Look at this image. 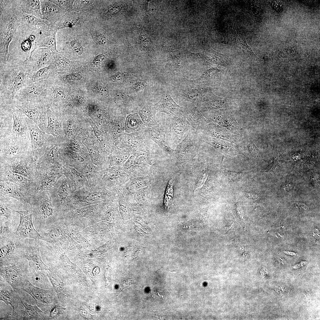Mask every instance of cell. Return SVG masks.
I'll return each instance as SVG.
<instances>
[{
    "instance_id": "cell-42",
    "label": "cell",
    "mask_w": 320,
    "mask_h": 320,
    "mask_svg": "<svg viewBox=\"0 0 320 320\" xmlns=\"http://www.w3.org/2000/svg\"><path fill=\"white\" fill-rule=\"evenodd\" d=\"M224 104L223 100L214 99L205 103H203L202 105L208 109H217L223 107Z\"/></svg>"
},
{
    "instance_id": "cell-6",
    "label": "cell",
    "mask_w": 320,
    "mask_h": 320,
    "mask_svg": "<svg viewBox=\"0 0 320 320\" xmlns=\"http://www.w3.org/2000/svg\"><path fill=\"white\" fill-rule=\"evenodd\" d=\"M15 233L10 237L0 241V267L11 265L24 258L26 241Z\"/></svg>"
},
{
    "instance_id": "cell-36",
    "label": "cell",
    "mask_w": 320,
    "mask_h": 320,
    "mask_svg": "<svg viewBox=\"0 0 320 320\" xmlns=\"http://www.w3.org/2000/svg\"><path fill=\"white\" fill-rule=\"evenodd\" d=\"M55 71V68L53 63L41 68L36 71L31 73L29 76L30 85L43 80L51 79Z\"/></svg>"
},
{
    "instance_id": "cell-9",
    "label": "cell",
    "mask_w": 320,
    "mask_h": 320,
    "mask_svg": "<svg viewBox=\"0 0 320 320\" xmlns=\"http://www.w3.org/2000/svg\"><path fill=\"white\" fill-rule=\"evenodd\" d=\"M13 106L34 122L46 132L47 124V106L44 104L30 102L13 101Z\"/></svg>"
},
{
    "instance_id": "cell-39",
    "label": "cell",
    "mask_w": 320,
    "mask_h": 320,
    "mask_svg": "<svg viewBox=\"0 0 320 320\" xmlns=\"http://www.w3.org/2000/svg\"><path fill=\"white\" fill-rule=\"evenodd\" d=\"M23 19L24 22L26 24L42 31L47 30L51 26V23L47 20L34 15L23 13Z\"/></svg>"
},
{
    "instance_id": "cell-5",
    "label": "cell",
    "mask_w": 320,
    "mask_h": 320,
    "mask_svg": "<svg viewBox=\"0 0 320 320\" xmlns=\"http://www.w3.org/2000/svg\"><path fill=\"white\" fill-rule=\"evenodd\" d=\"M0 163H9L32 153L31 143L20 140L12 133L0 138Z\"/></svg>"
},
{
    "instance_id": "cell-20",
    "label": "cell",
    "mask_w": 320,
    "mask_h": 320,
    "mask_svg": "<svg viewBox=\"0 0 320 320\" xmlns=\"http://www.w3.org/2000/svg\"><path fill=\"white\" fill-rule=\"evenodd\" d=\"M55 144L47 148L36 161L38 169L52 170L61 172L63 165L59 158Z\"/></svg>"
},
{
    "instance_id": "cell-16",
    "label": "cell",
    "mask_w": 320,
    "mask_h": 320,
    "mask_svg": "<svg viewBox=\"0 0 320 320\" xmlns=\"http://www.w3.org/2000/svg\"><path fill=\"white\" fill-rule=\"evenodd\" d=\"M52 52L49 49L46 47L35 50L24 63L27 71L30 74L52 63Z\"/></svg>"
},
{
    "instance_id": "cell-1",
    "label": "cell",
    "mask_w": 320,
    "mask_h": 320,
    "mask_svg": "<svg viewBox=\"0 0 320 320\" xmlns=\"http://www.w3.org/2000/svg\"><path fill=\"white\" fill-rule=\"evenodd\" d=\"M23 13L17 0L0 1V65L9 61V46L22 22Z\"/></svg>"
},
{
    "instance_id": "cell-14",
    "label": "cell",
    "mask_w": 320,
    "mask_h": 320,
    "mask_svg": "<svg viewBox=\"0 0 320 320\" xmlns=\"http://www.w3.org/2000/svg\"><path fill=\"white\" fill-rule=\"evenodd\" d=\"M20 217V222L15 234L19 238L43 240V238L35 229L33 225V213L31 210H15Z\"/></svg>"
},
{
    "instance_id": "cell-33",
    "label": "cell",
    "mask_w": 320,
    "mask_h": 320,
    "mask_svg": "<svg viewBox=\"0 0 320 320\" xmlns=\"http://www.w3.org/2000/svg\"><path fill=\"white\" fill-rule=\"evenodd\" d=\"M17 1L20 9L24 13L43 18L40 0H17Z\"/></svg>"
},
{
    "instance_id": "cell-49",
    "label": "cell",
    "mask_w": 320,
    "mask_h": 320,
    "mask_svg": "<svg viewBox=\"0 0 320 320\" xmlns=\"http://www.w3.org/2000/svg\"><path fill=\"white\" fill-rule=\"evenodd\" d=\"M99 90L100 92L101 93V94L103 96H105L107 95L108 93L106 89H105L104 88L101 87H100L99 88Z\"/></svg>"
},
{
    "instance_id": "cell-10",
    "label": "cell",
    "mask_w": 320,
    "mask_h": 320,
    "mask_svg": "<svg viewBox=\"0 0 320 320\" xmlns=\"http://www.w3.org/2000/svg\"><path fill=\"white\" fill-rule=\"evenodd\" d=\"M48 81H40L21 89L16 94L13 101L40 103L48 107L47 95Z\"/></svg>"
},
{
    "instance_id": "cell-37",
    "label": "cell",
    "mask_w": 320,
    "mask_h": 320,
    "mask_svg": "<svg viewBox=\"0 0 320 320\" xmlns=\"http://www.w3.org/2000/svg\"><path fill=\"white\" fill-rule=\"evenodd\" d=\"M202 95V90L197 86L185 89L182 94L184 100L191 102L197 107L201 105Z\"/></svg>"
},
{
    "instance_id": "cell-29",
    "label": "cell",
    "mask_w": 320,
    "mask_h": 320,
    "mask_svg": "<svg viewBox=\"0 0 320 320\" xmlns=\"http://www.w3.org/2000/svg\"><path fill=\"white\" fill-rule=\"evenodd\" d=\"M47 124L46 133L52 135L56 139L62 138L63 132L61 124L57 116L49 107L47 108Z\"/></svg>"
},
{
    "instance_id": "cell-22",
    "label": "cell",
    "mask_w": 320,
    "mask_h": 320,
    "mask_svg": "<svg viewBox=\"0 0 320 320\" xmlns=\"http://www.w3.org/2000/svg\"><path fill=\"white\" fill-rule=\"evenodd\" d=\"M200 145V140L196 130L191 127L186 135L177 146L176 153L180 155L186 156L197 152Z\"/></svg>"
},
{
    "instance_id": "cell-11",
    "label": "cell",
    "mask_w": 320,
    "mask_h": 320,
    "mask_svg": "<svg viewBox=\"0 0 320 320\" xmlns=\"http://www.w3.org/2000/svg\"><path fill=\"white\" fill-rule=\"evenodd\" d=\"M49 191L56 212L65 210L72 202L73 192L63 175Z\"/></svg>"
},
{
    "instance_id": "cell-35",
    "label": "cell",
    "mask_w": 320,
    "mask_h": 320,
    "mask_svg": "<svg viewBox=\"0 0 320 320\" xmlns=\"http://www.w3.org/2000/svg\"><path fill=\"white\" fill-rule=\"evenodd\" d=\"M21 301L24 307L23 320L48 319L47 313L41 310L37 305L29 304L22 299Z\"/></svg>"
},
{
    "instance_id": "cell-12",
    "label": "cell",
    "mask_w": 320,
    "mask_h": 320,
    "mask_svg": "<svg viewBox=\"0 0 320 320\" xmlns=\"http://www.w3.org/2000/svg\"><path fill=\"white\" fill-rule=\"evenodd\" d=\"M0 166L29 180H36L39 172L32 153L8 163H0Z\"/></svg>"
},
{
    "instance_id": "cell-38",
    "label": "cell",
    "mask_w": 320,
    "mask_h": 320,
    "mask_svg": "<svg viewBox=\"0 0 320 320\" xmlns=\"http://www.w3.org/2000/svg\"><path fill=\"white\" fill-rule=\"evenodd\" d=\"M13 198L0 194V217H5L7 219L11 220L12 213L16 210L14 209Z\"/></svg>"
},
{
    "instance_id": "cell-4",
    "label": "cell",
    "mask_w": 320,
    "mask_h": 320,
    "mask_svg": "<svg viewBox=\"0 0 320 320\" xmlns=\"http://www.w3.org/2000/svg\"><path fill=\"white\" fill-rule=\"evenodd\" d=\"M28 204L36 230L39 233L49 228L57 214L49 191L39 190L30 197Z\"/></svg>"
},
{
    "instance_id": "cell-41",
    "label": "cell",
    "mask_w": 320,
    "mask_h": 320,
    "mask_svg": "<svg viewBox=\"0 0 320 320\" xmlns=\"http://www.w3.org/2000/svg\"><path fill=\"white\" fill-rule=\"evenodd\" d=\"M85 145L88 149L92 162L97 167L99 163V156L97 148L92 143H87Z\"/></svg>"
},
{
    "instance_id": "cell-44",
    "label": "cell",
    "mask_w": 320,
    "mask_h": 320,
    "mask_svg": "<svg viewBox=\"0 0 320 320\" xmlns=\"http://www.w3.org/2000/svg\"><path fill=\"white\" fill-rule=\"evenodd\" d=\"M72 47L76 52L79 55H81L83 52L82 47L80 43L76 41H73L71 42Z\"/></svg>"
},
{
    "instance_id": "cell-45",
    "label": "cell",
    "mask_w": 320,
    "mask_h": 320,
    "mask_svg": "<svg viewBox=\"0 0 320 320\" xmlns=\"http://www.w3.org/2000/svg\"><path fill=\"white\" fill-rule=\"evenodd\" d=\"M68 147L66 148L70 150L77 153H80L82 152V150L78 145L74 142H69L67 144Z\"/></svg>"
},
{
    "instance_id": "cell-34",
    "label": "cell",
    "mask_w": 320,
    "mask_h": 320,
    "mask_svg": "<svg viewBox=\"0 0 320 320\" xmlns=\"http://www.w3.org/2000/svg\"><path fill=\"white\" fill-rule=\"evenodd\" d=\"M41 7V12L43 18L51 24L58 17L60 13L59 7L50 0H40Z\"/></svg>"
},
{
    "instance_id": "cell-28",
    "label": "cell",
    "mask_w": 320,
    "mask_h": 320,
    "mask_svg": "<svg viewBox=\"0 0 320 320\" xmlns=\"http://www.w3.org/2000/svg\"><path fill=\"white\" fill-rule=\"evenodd\" d=\"M12 106H0V138L12 133L13 125Z\"/></svg>"
},
{
    "instance_id": "cell-43",
    "label": "cell",
    "mask_w": 320,
    "mask_h": 320,
    "mask_svg": "<svg viewBox=\"0 0 320 320\" xmlns=\"http://www.w3.org/2000/svg\"><path fill=\"white\" fill-rule=\"evenodd\" d=\"M63 308L58 305H56L51 309L48 316L49 319L56 318L61 314Z\"/></svg>"
},
{
    "instance_id": "cell-31",
    "label": "cell",
    "mask_w": 320,
    "mask_h": 320,
    "mask_svg": "<svg viewBox=\"0 0 320 320\" xmlns=\"http://www.w3.org/2000/svg\"><path fill=\"white\" fill-rule=\"evenodd\" d=\"M57 30L51 27L49 30L43 31L37 42L35 50L41 47H46L52 52H57L56 47V34Z\"/></svg>"
},
{
    "instance_id": "cell-50",
    "label": "cell",
    "mask_w": 320,
    "mask_h": 320,
    "mask_svg": "<svg viewBox=\"0 0 320 320\" xmlns=\"http://www.w3.org/2000/svg\"><path fill=\"white\" fill-rule=\"evenodd\" d=\"M96 41L99 43H102L103 42V41H104L105 39L102 37L100 36H96Z\"/></svg>"
},
{
    "instance_id": "cell-40",
    "label": "cell",
    "mask_w": 320,
    "mask_h": 320,
    "mask_svg": "<svg viewBox=\"0 0 320 320\" xmlns=\"http://www.w3.org/2000/svg\"><path fill=\"white\" fill-rule=\"evenodd\" d=\"M10 221L7 219L4 221L0 219V241L7 239L14 233L15 232H12L11 228Z\"/></svg>"
},
{
    "instance_id": "cell-26",
    "label": "cell",
    "mask_w": 320,
    "mask_h": 320,
    "mask_svg": "<svg viewBox=\"0 0 320 320\" xmlns=\"http://www.w3.org/2000/svg\"><path fill=\"white\" fill-rule=\"evenodd\" d=\"M183 114L191 126L196 130L204 129L207 121L203 116L198 107L192 104L182 108Z\"/></svg>"
},
{
    "instance_id": "cell-7",
    "label": "cell",
    "mask_w": 320,
    "mask_h": 320,
    "mask_svg": "<svg viewBox=\"0 0 320 320\" xmlns=\"http://www.w3.org/2000/svg\"><path fill=\"white\" fill-rule=\"evenodd\" d=\"M23 259L13 265L0 267L1 276L14 290L18 292L23 290L24 286L28 280V265Z\"/></svg>"
},
{
    "instance_id": "cell-17",
    "label": "cell",
    "mask_w": 320,
    "mask_h": 320,
    "mask_svg": "<svg viewBox=\"0 0 320 320\" xmlns=\"http://www.w3.org/2000/svg\"><path fill=\"white\" fill-rule=\"evenodd\" d=\"M0 300L7 305H10L12 309V312L10 314L1 319H23L24 307L18 292L14 290L1 289Z\"/></svg>"
},
{
    "instance_id": "cell-8",
    "label": "cell",
    "mask_w": 320,
    "mask_h": 320,
    "mask_svg": "<svg viewBox=\"0 0 320 320\" xmlns=\"http://www.w3.org/2000/svg\"><path fill=\"white\" fill-rule=\"evenodd\" d=\"M25 119L31 140L33 159L36 161L43 154L46 149L55 143V139L40 129L38 126L26 116Z\"/></svg>"
},
{
    "instance_id": "cell-32",
    "label": "cell",
    "mask_w": 320,
    "mask_h": 320,
    "mask_svg": "<svg viewBox=\"0 0 320 320\" xmlns=\"http://www.w3.org/2000/svg\"><path fill=\"white\" fill-rule=\"evenodd\" d=\"M158 109L171 115L180 116L183 114L182 106L177 105L168 93L157 104Z\"/></svg>"
},
{
    "instance_id": "cell-18",
    "label": "cell",
    "mask_w": 320,
    "mask_h": 320,
    "mask_svg": "<svg viewBox=\"0 0 320 320\" xmlns=\"http://www.w3.org/2000/svg\"><path fill=\"white\" fill-rule=\"evenodd\" d=\"M0 180L9 181L20 186L30 196L39 191V184L36 180H29L0 166Z\"/></svg>"
},
{
    "instance_id": "cell-15",
    "label": "cell",
    "mask_w": 320,
    "mask_h": 320,
    "mask_svg": "<svg viewBox=\"0 0 320 320\" xmlns=\"http://www.w3.org/2000/svg\"><path fill=\"white\" fill-rule=\"evenodd\" d=\"M192 127L182 114L172 115L168 122V132L173 144L177 145L186 135Z\"/></svg>"
},
{
    "instance_id": "cell-46",
    "label": "cell",
    "mask_w": 320,
    "mask_h": 320,
    "mask_svg": "<svg viewBox=\"0 0 320 320\" xmlns=\"http://www.w3.org/2000/svg\"><path fill=\"white\" fill-rule=\"evenodd\" d=\"M82 78L79 73H71L65 76L63 78L67 80H79Z\"/></svg>"
},
{
    "instance_id": "cell-24",
    "label": "cell",
    "mask_w": 320,
    "mask_h": 320,
    "mask_svg": "<svg viewBox=\"0 0 320 320\" xmlns=\"http://www.w3.org/2000/svg\"><path fill=\"white\" fill-rule=\"evenodd\" d=\"M106 195L102 186H87L73 192L72 198L73 201L75 202H93L100 200Z\"/></svg>"
},
{
    "instance_id": "cell-23",
    "label": "cell",
    "mask_w": 320,
    "mask_h": 320,
    "mask_svg": "<svg viewBox=\"0 0 320 320\" xmlns=\"http://www.w3.org/2000/svg\"><path fill=\"white\" fill-rule=\"evenodd\" d=\"M0 194L16 199L26 207H30L28 201L30 196L20 186L12 182L0 180Z\"/></svg>"
},
{
    "instance_id": "cell-25",
    "label": "cell",
    "mask_w": 320,
    "mask_h": 320,
    "mask_svg": "<svg viewBox=\"0 0 320 320\" xmlns=\"http://www.w3.org/2000/svg\"><path fill=\"white\" fill-rule=\"evenodd\" d=\"M61 173L65 177L73 193L82 188L89 186L86 177L72 167L63 165Z\"/></svg>"
},
{
    "instance_id": "cell-19",
    "label": "cell",
    "mask_w": 320,
    "mask_h": 320,
    "mask_svg": "<svg viewBox=\"0 0 320 320\" xmlns=\"http://www.w3.org/2000/svg\"><path fill=\"white\" fill-rule=\"evenodd\" d=\"M23 290L34 299L37 306L47 313L53 301L51 291L38 288L32 284L28 280L24 284Z\"/></svg>"
},
{
    "instance_id": "cell-27",
    "label": "cell",
    "mask_w": 320,
    "mask_h": 320,
    "mask_svg": "<svg viewBox=\"0 0 320 320\" xmlns=\"http://www.w3.org/2000/svg\"><path fill=\"white\" fill-rule=\"evenodd\" d=\"M38 169L39 174L36 180L39 184V191H49L63 175L61 172L56 170Z\"/></svg>"
},
{
    "instance_id": "cell-48",
    "label": "cell",
    "mask_w": 320,
    "mask_h": 320,
    "mask_svg": "<svg viewBox=\"0 0 320 320\" xmlns=\"http://www.w3.org/2000/svg\"><path fill=\"white\" fill-rule=\"evenodd\" d=\"M103 56L100 55L97 56L94 60L93 63L95 64H97L100 63L102 60Z\"/></svg>"
},
{
    "instance_id": "cell-21",
    "label": "cell",
    "mask_w": 320,
    "mask_h": 320,
    "mask_svg": "<svg viewBox=\"0 0 320 320\" xmlns=\"http://www.w3.org/2000/svg\"><path fill=\"white\" fill-rule=\"evenodd\" d=\"M13 125L12 133L16 137L24 142L31 143V140L25 115L16 108L12 106Z\"/></svg>"
},
{
    "instance_id": "cell-47",
    "label": "cell",
    "mask_w": 320,
    "mask_h": 320,
    "mask_svg": "<svg viewBox=\"0 0 320 320\" xmlns=\"http://www.w3.org/2000/svg\"><path fill=\"white\" fill-rule=\"evenodd\" d=\"M248 148L250 152L253 154L256 155L257 154L258 150L253 142L251 140L248 144Z\"/></svg>"
},
{
    "instance_id": "cell-2",
    "label": "cell",
    "mask_w": 320,
    "mask_h": 320,
    "mask_svg": "<svg viewBox=\"0 0 320 320\" xmlns=\"http://www.w3.org/2000/svg\"><path fill=\"white\" fill-rule=\"evenodd\" d=\"M0 105H12L16 94L29 86L30 73L24 64L0 66Z\"/></svg>"
},
{
    "instance_id": "cell-13",
    "label": "cell",
    "mask_w": 320,
    "mask_h": 320,
    "mask_svg": "<svg viewBox=\"0 0 320 320\" xmlns=\"http://www.w3.org/2000/svg\"><path fill=\"white\" fill-rule=\"evenodd\" d=\"M24 258L27 260L28 265L37 274L43 278L47 276L50 271L42 261L40 248L36 240L30 239L26 242Z\"/></svg>"
},
{
    "instance_id": "cell-3",
    "label": "cell",
    "mask_w": 320,
    "mask_h": 320,
    "mask_svg": "<svg viewBox=\"0 0 320 320\" xmlns=\"http://www.w3.org/2000/svg\"><path fill=\"white\" fill-rule=\"evenodd\" d=\"M42 31L22 22L9 44L10 58L7 64L11 65L23 64L35 50L36 44Z\"/></svg>"
},
{
    "instance_id": "cell-30",
    "label": "cell",
    "mask_w": 320,
    "mask_h": 320,
    "mask_svg": "<svg viewBox=\"0 0 320 320\" xmlns=\"http://www.w3.org/2000/svg\"><path fill=\"white\" fill-rule=\"evenodd\" d=\"M81 173L86 177L89 187L102 186V173L92 162L87 163Z\"/></svg>"
}]
</instances>
